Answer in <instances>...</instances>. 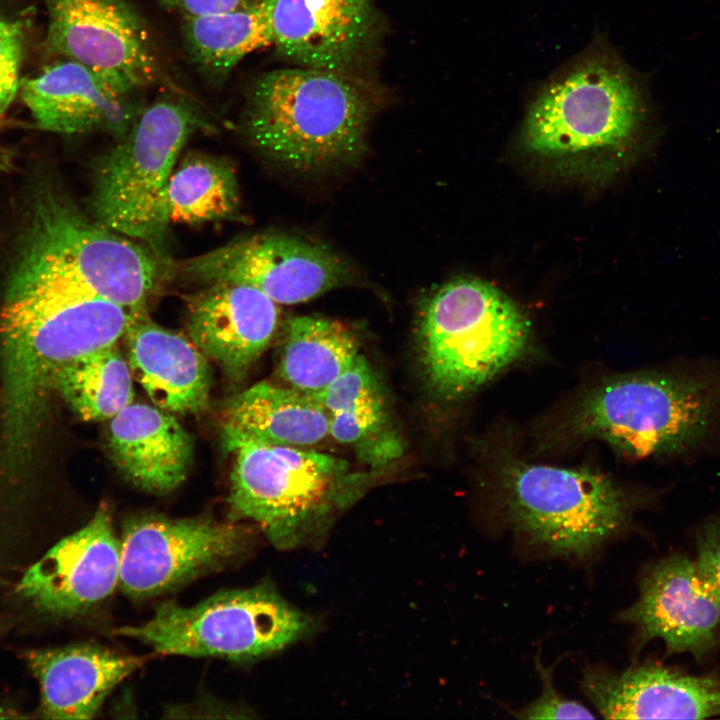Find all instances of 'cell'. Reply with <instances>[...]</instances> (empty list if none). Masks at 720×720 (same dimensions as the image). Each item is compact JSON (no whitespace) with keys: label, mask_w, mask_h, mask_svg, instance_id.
I'll return each instance as SVG.
<instances>
[{"label":"cell","mask_w":720,"mask_h":720,"mask_svg":"<svg viewBox=\"0 0 720 720\" xmlns=\"http://www.w3.org/2000/svg\"><path fill=\"white\" fill-rule=\"evenodd\" d=\"M18 92L37 125L51 132L101 131L121 138L140 113L134 94L115 88L67 58L21 80Z\"/></svg>","instance_id":"19"},{"label":"cell","mask_w":720,"mask_h":720,"mask_svg":"<svg viewBox=\"0 0 720 720\" xmlns=\"http://www.w3.org/2000/svg\"><path fill=\"white\" fill-rule=\"evenodd\" d=\"M224 424L253 439L298 447L329 436V414L317 399L267 381L234 395Z\"/></svg>","instance_id":"24"},{"label":"cell","mask_w":720,"mask_h":720,"mask_svg":"<svg viewBox=\"0 0 720 720\" xmlns=\"http://www.w3.org/2000/svg\"><path fill=\"white\" fill-rule=\"evenodd\" d=\"M120 559L110 510L101 504L85 526L56 543L24 573L19 591L42 612L79 614L114 592Z\"/></svg>","instance_id":"14"},{"label":"cell","mask_w":720,"mask_h":720,"mask_svg":"<svg viewBox=\"0 0 720 720\" xmlns=\"http://www.w3.org/2000/svg\"><path fill=\"white\" fill-rule=\"evenodd\" d=\"M130 320L125 308L67 280L6 295L0 313L1 461L7 473L28 466L56 372L116 344Z\"/></svg>","instance_id":"1"},{"label":"cell","mask_w":720,"mask_h":720,"mask_svg":"<svg viewBox=\"0 0 720 720\" xmlns=\"http://www.w3.org/2000/svg\"><path fill=\"white\" fill-rule=\"evenodd\" d=\"M720 424V366L625 375L588 391L568 432L632 457L672 455L702 444Z\"/></svg>","instance_id":"3"},{"label":"cell","mask_w":720,"mask_h":720,"mask_svg":"<svg viewBox=\"0 0 720 720\" xmlns=\"http://www.w3.org/2000/svg\"><path fill=\"white\" fill-rule=\"evenodd\" d=\"M284 336L279 376L286 386L315 399L360 353L354 333L337 320L295 316Z\"/></svg>","instance_id":"25"},{"label":"cell","mask_w":720,"mask_h":720,"mask_svg":"<svg viewBox=\"0 0 720 720\" xmlns=\"http://www.w3.org/2000/svg\"><path fill=\"white\" fill-rule=\"evenodd\" d=\"M184 271L208 284L229 281L257 288L277 304L314 299L352 280L349 264L327 246L282 233L234 239L188 260Z\"/></svg>","instance_id":"13"},{"label":"cell","mask_w":720,"mask_h":720,"mask_svg":"<svg viewBox=\"0 0 720 720\" xmlns=\"http://www.w3.org/2000/svg\"><path fill=\"white\" fill-rule=\"evenodd\" d=\"M417 335L427 387L438 399L454 401L519 359L530 326L499 289L464 278L444 284L422 303Z\"/></svg>","instance_id":"6"},{"label":"cell","mask_w":720,"mask_h":720,"mask_svg":"<svg viewBox=\"0 0 720 720\" xmlns=\"http://www.w3.org/2000/svg\"><path fill=\"white\" fill-rule=\"evenodd\" d=\"M272 299L249 285L210 283L190 298L187 328L193 343L232 380H241L269 346L278 326Z\"/></svg>","instance_id":"18"},{"label":"cell","mask_w":720,"mask_h":720,"mask_svg":"<svg viewBox=\"0 0 720 720\" xmlns=\"http://www.w3.org/2000/svg\"><path fill=\"white\" fill-rule=\"evenodd\" d=\"M46 44L129 94L166 82L151 34L127 0H43Z\"/></svg>","instance_id":"12"},{"label":"cell","mask_w":720,"mask_h":720,"mask_svg":"<svg viewBox=\"0 0 720 720\" xmlns=\"http://www.w3.org/2000/svg\"><path fill=\"white\" fill-rule=\"evenodd\" d=\"M108 446L125 479L156 494L182 484L193 456L192 438L172 413L142 403L132 402L110 419Z\"/></svg>","instance_id":"21"},{"label":"cell","mask_w":720,"mask_h":720,"mask_svg":"<svg viewBox=\"0 0 720 720\" xmlns=\"http://www.w3.org/2000/svg\"><path fill=\"white\" fill-rule=\"evenodd\" d=\"M581 688L604 718L701 719L720 714V676L646 662L621 672L590 667Z\"/></svg>","instance_id":"17"},{"label":"cell","mask_w":720,"mask_h":720,"mask_svg":"<svg viewBox=\"0 0 720 720\" xmlns=\"http://www.w3.org/2000/svg\"><path fill=\"white\" fill-rule=\"evenodd\" d=\"M132 377L155 406L176 414L208 408L211 377L206 356L185 336L130 312L123 335Z\"/></svg>","instance_id":"20"},{"label":"cell","mask_w":720,"mask_h":720,"mask_svg":"<svg viewBox=\"0 0 720 720\" xmlns=\"http://www.w3.org/2000/svg\"><path fill=\"white\" fill-rule=\"evenodd\" d=\"M167 9L180 13L183 18L198 17L238 9L250 0H155Z\"/></svg>","instance_id":"32"},{"label":"cell","mask_w":720,"mask_h":720,"mask_svg":"<svg viewBox=\"0 0 720 720\" xmlns=\"http://www.w3.org/2000/svg\"><path fill=\"white\" fill-rule=\"evenodd\" d=\"M202 126L200 113L178 97L140 111L98 161L91 195L95 221L127 238L158 241L170 223L166 196L176 159Z\"/></svg>","instance_id":"7"},{"label":"cell","mask_w":720,"mask_h":720,"mask_svg":"<svg viewBox=\"0 0 720 720\" xmlns=\"http://www.w3.org/2000/svg\"><path fill=\"white\" fill-rule=\"evenodd\" d=\"M310 619L271 585L217 592L191 606L164 602L142 624L115 634L167 655L251 661L293 643Z\"/></svg>","instance_id":"9"},{"label":"cell","mask_w":720,"mask_h":720,"mask_svg":"<svg viewBox=\"0 0 720 720\" xmlns=\"http://www.w3.org/2000/svg\"><path fill=\"white\" fill-rule=\"evenodd\" d=\"M272 45L298 66L344 73L375 30L369 0H259Z\"/></svg>","instance_id":"16"},{"label":"cell","mask_w":720,"mask_h":720,"mask_svg":"<svg viewBox=\"0 0 720 720\" xmlns=\"http://www.w3.org/2000/svg\"><path fill=\"white\" fill-rule=\"evenodd\" d=\"M639 597L619 618L637 630L638 645L662 640L671 654L702 660L720 640V604L701 581L696 565L674 554L649 566Z\"/></svg>","instance_id":"15"},{"label":"cell","mask_w":720,"mask_h":720,"mask_svg":"<svg viewBox=\"0 0 720 720\" xmlns=\"http://www.w3.org/2000/svg\"><path fill=\"white\" fill-rule=\"evenodd\" d=\"M27 216L11 273L61 274L129 312L145 310L158 272L148 251L90 222L50 187L33 196Z\"/></svg>","instance_id":"8"},{"label":"cell","mask_w":720,"mask_h":720,"mask_svg":"<svg viewBox=\"0 0 720 720\" xmlns=\"http://www.w3.org/2000/svg\"><path fill=\"white\" fill-rule=\"evenodd\" d=\"M181 31L193 62L214 79L224 78L250 53L272 45L259 0L234 10L183 18Z\"/></svg>","instance_id":"26"},{"label":"cell","mask_w":720,"mask_h":720,"mask_svg":"<svg viewBox=\"0 0 720 720\" xmlns=\"http://www.w3.org/2000/svg\"><path fill=\"white\" fill-rule=\"evenodd\" d=\"M696 540L698 575L720 604V514L703 523Z\"/></svg>","instance_id":"31"},{"label":"cell","mask_w":720,"mask_h":720,"mask_svg":"<svg viewBox=\"0 0 720 720\" xmlns=\"http://www.w3.org/2000/svg\"><path fill=\"white\" fill-rule=\"evenodd\" d=\"M166 200L170 222L196 224L232 220L240 209L234 169L221 158L189 156L172 173Z\"/></svg>","instance_id":"28"},{"label":"cell","mask_w":720,"mask_h":720,"mask_svg":"<svg viewBox=\"0 0 720 720\" xmlns=\"http://www.w3.org/2000/svg\"><path fill=\"white\" fill-rule=\"evenodd\" d=\"M648 115L646 80L596 40L538 90L526 113L523 140L531 152L546 157L610 151L634 142Z\"/></svg>","instance_id":"5"},{"label":"cell","mask_w":720,"mask_h":720,"mask_svg":"<svg viewBox=\"0 0 720 720\" xmlns=\"http://www.w3.org/2000/svg\"><path fill=\"white\" fill-rule=\"evenodd\" d=\"M23 49L22 23L0 12V118L18 92Z\"/></svg>","instance_id":"29"},{"label":"cell","mask_w":720,"mask_h":720,"mask_svg":"<svg viewBox=\"0 0 720 720\" xmlns=\"http://www.w3.org/2000/svg\"><path fill=\"white\" fill-rule=\"evenodd\" d=\"M249 546L236 524L137 515L123 526L119 586L132 599L158 596L238 560Z\"/></svg>","instance_id":"11"},{"label":"cell","mask_w":720,"mask_h":720,"mask_svg":"<svg viewBox=\"0 0 720 720\" xmlns=\"http://www.w3.org/2000/svg\"><path fill=\"white\" fill-rule=\"evenodd\" d=\"M51 390L81 419L102 421L133 402V377L116 343L60 368Z\"/></svg>","instance_id":"27"},{"label":"cell","mask_w":720,"mask_h":720,"mask_svg":"<svg viewBox=\"0 0 720 720\" xmlns=\"http://www.w3.org/2000/svg\"><path fill=\"white\" fill-rule=\"evenodd\" d=\"M513 527L552 554L583 558L629 521L633 502L603 474L524 462L501 474Z\"/></svg>","instance_id":"10"},{"label":"cell","mask_w":720,"mask_h":720,"mask_svg":"<svg viewBox=\"0 0 720 720\" xmlns=\"http://www.w3.org/2000/svg\"><path fill=\"white\" fill-rule=\"evenodd\" d=\"M27 661L41 687L43 718H94L108 695L142 660L97 644L30 651Z\"/></svg>","instance_id":"22"},{"label":"cell","mask_w":720,"mask_h":720,"mask_svg":"<svg viewBox=\"0 0 720 720\" xmlns=\"http://www.w3.org/2000/svg\"><path fill=\"white\" fill-rule=\"evenodd\" d=\"M371 113L369 98L344 73L279 68L252 84L245 129L269 158L295 171L320 172L360 159Z\"/></svg>","instance_id":"2"},{"label":"cell","mask_w":720,"mask_h":720,"mask_svg":"<svg viewBox=\"0 0 720 720\" xmlns=\"http://www.w3.org/2000/svg\"><path fill=\"white\" fill-rule=\"evenodd\" d=\"M222 442L233 460L232 516L257 523L278 549L320 538L359 488L347 463L330 454L253 439L225 424Z\"/></svg>","instance_id":"4"},{"label":"cell","mask_w":720,"mask_h":720,"mask_svg":"<svg viewBox=\"0 0 720 720\" xmlns=\"http://www.w3.org/2000/svg\"><path fill=\"white\" fill-rule=\"evenodd\" d=\"M329 414V436L367 465L384 466L403 452L381 382L361 353L316 398Z\"/></svg>","instance_id":"23"},{"label":"cell","mask_w":720,"mask_h":720,"mask_svg":"<svg viewBox=\"0 0 720 720\" xmlns=\"http://www.w3.org/2000/svg\"><path fill=\"white\" fill-rule=\"evenodd\" d=\"M537 671L542 682V693L528 706L517 712L522 719H594L591 711L580 702L566 699L560 695L552 680L553 670L536 661Z\"/></svg>","instance_id":"30"}]
</instances>
